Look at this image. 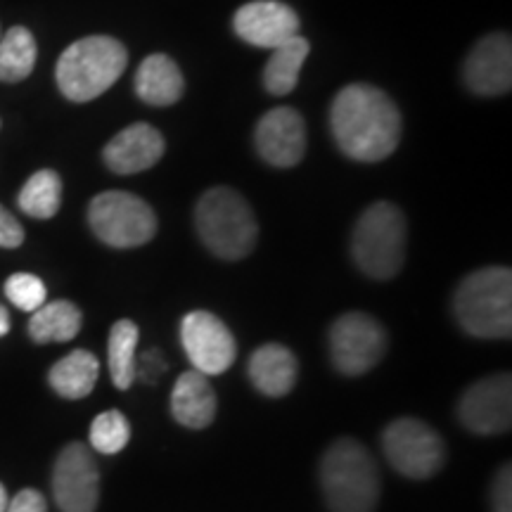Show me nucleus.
Here are the masks:
<instances>
[{
	"label": "nucleus",
	"instance_id": "17",
	"mask_svg": "<svg viewBox=\"0 0 512 512\" xmlns=\"http://www.w3.org/2000/svg\"><path fill=\"white\" fill-rule=\"evenodd\" d=\"M299 363L290 349L278 342H268L249 358V380L264 396L280 399L290 394L297 382Z\"/></svg>",
	"mask_w": 512,
	"mask_h": 512
},
{
	"label": "nucleus",
	"instance_id": "24",
	"mask_svg": "<svg viewBox=\"0 0 512 512\" xmlns=\"http://www.w3.org/2000/svg\"><path fill=\"white\" fill-rule=\"evenodd\" d=\"M36 67V41L29 29L12 27L0 34V81H24Z\"/></svg>",
	"mask_w": 512,
	"mask_h": 512
},
{
	"label": "nucleus",
	"instance_id": "19",
	"mask_svg": "<svg viewBox=\"0 0 512 512\" xmlns=\"http://www.w3.org/2000/svg\"><path fill=\"white\" fill-rule=\"evenodd\" d=\"M185 88L181 67L169 55L145 57L136 74L138 98L152 107H169L181 100Z\"/></svg>",
	"mask_w": 512,
	"mask_h": 512
},
{
	"label": "nucleus",
	"instance_id": "20",
	"mask_svg": "<svg viewBox=\"0 0 512 512\" xmlns=\"http://www.w3.org/2000/svg\"><path fill=\"white\" fill-rule=\"evenodd\" d=\"M100 375V361L98 356L86 349H76L67 354L50 368L48 382L60 394L62 399H86L95 389Z\"/></svg>",
	"mask_w": 512,
	"mask_h": 512
},
{
	"label": "nucleus",
	"instance_id": "27",
	"mask_svg": "<svg viewBox=\"0 0 512 512\" xmlns=\"http://www.w3.org/2000/svg\"><path fill=\"white\" fill-rule=\"evenodd\" d=\"M5 297H8L10 304H15L19 311L34 313L36 309H41V306L46 304L48 290L38 275L15 273L5 280Z\"/></svg>",
	"mask_w": 512,
	"mask_h": 512
},
{
	"label": "nucleus",
	"instance_id": "21",
	"mask_svg": "<svg viewBox=\"0 0 512 512\" xmlns=\"http://www.w3.org/2000/svg\"><path fill=\"white\" fill-rule=\"evenodd\" d=\"M83 313L74 302L57 299V302L43 304L34 311L29 320V337L36 344L48 342H69L81 332Z\"/></svg>",
	"mask_w": 512,
	"mask_h": 512
},
{
	"label": "nucleus",
	"instance_id": "5",
	"mask_svg": "<svg viewBox=\"0 0 512 512\" xmlns=\"http://www.w3.org/2000/svg\"><path fill=\"white\" fill-rule=\"evenodd\" d=\"M195 226L209 252L226 261L245 259L259 238L252 207L240 192L226 185L211 188L200 197Z\"/></svg>",
	"mask_w": 512,
	"mask_h": 512
},
{
	"label": "nucleus",
	"instance_id": "2",
	"mask_svg": "<svg viewBox=\"0 0 512 512\" xmlns=\"http://www.w3.org/2000/svg\"><path fill=\"white\" fill-rule=\"evenodd\" d=\"M320 489L330 512H375L380 470L356 439H337L320 460Z\"/></svg>",
	"mask_w": 512,
	"mask_h": 512
},
{
	"label": "nucleus",
	"instance_id": "30",
	"mask_svg": "<svg viewBox=\"0 0 512 512\" xmlns=\"http://www.w3.org/2000/svg\"><path fill=\"white\" fill-rule=\"evenodd\" d=\"M512 477H510V465H505L496 475L494 489H491V501H494L496 512H512Z\"/></svg>",
	"mask_w": 512,
	"mask_h": 512
},
{
	"label": "nucleus",
	"instance_id": "10",
	"mask_svg": "<svg viewBox=\"0 0 512 512\" xmlns=\"http://www.w3.org/2000/svg\"><path fill=\"white\" fill-rule=\"evenodd\" d=\"M53 494L62 512H95L100 501V470L86 444L64 446L55 460Z\"/></svg>",
	"mask_w": 512,
	"mask_h": 512
},
{
	"label": "nucleus",
	"instance_id": "12",
	"mask_svg": "<svg viewBox=\"0 0 512 512\" xmlns=\"http://www.w3.org/2000/svg\"><path fill=\"white\" fill-rule=\"evenodd\" d=\"M458 418L475 434H503L512 425V382L510 375H491L472 384L460 396Z\"/></svg>",
	"mask_w": 512,
	"mask_h": 512
},
{
	"label": "nucleus",
	"instance_id": "13",
	"mask_svg": "<svg viewBox=\"0 0 512 512\" xmlns=\"http://www.w3.org/2000/svg\"><path fill=\"white\" fill-rule=\"evenodd\" d=\"M256 150L271 166L290 169L306 155L304 117L292 107H275L259 119L254 131Z\"/></svg>",
	"mask_w": 512,
	"mask_h": 512
},
{
	"label": "nucleus",
	"instance_id": "15",
	"mask_svg": "<svg viewBox=\"0 0 512 512\" xmlns=\"http://www.w3.org/2000/svg\"><path fill=\"white\" fill-rule=\"evenodd\" d=\"M465 83L477 95H503L512 86V43L508 34H491L472 48Z\"/></svg>",
	"mask_w": 512,
	"mask_h": 512
},
{
	"label": "nucleus",
	"instance_id": "16",
	"mask_svg": "<svg viewBox=\"0 0 512 512\" xmlns=\"http://www.w3.org/2000/svg\"><path fill=\"white\" fill-rule=\"evenodd\" d=\"M164 136L150 124H133L119 131L102 150L107 169L119 176L152 169L164 157Z\"/></svg>",
	"mask_w": 512,
	"mask_h": 512
},
{
	"label": "nucleus",
	"instance_id": "6",
	"mask_svg": "<svg viewBox=\"0 0 512 512\" xmlns=\"http://www.w3.org/2000/svg\"><path fill=\"white\" fill-rule=\"evenodd\" d=\"M406 219L392 202H375L363 211L351 235L356 266L375 280H389L406 261Z\"/></svg>",
	"mask_w": 512,
	"mask_h": 512
},
{
	"label": "nucleus",
	"instance_id": "4",
	"mask_svg": "<svg viewBox=\"0 0 512 512\" xmlns=\"http://www.w3.org/2000/svg\"><path fill=\"white\" fill-rule=\"evenodd\" d=\"M453 311L467 335L508 339L512 335V271L489 266L470 273L458 285Z\"/></svg>",
	"mask_w": 512,
	"mask_h": 512
},
{
	"label": "nucleus",
	"instance_id": "34",
	"mask_svg": "<svg viewBox=\"0 0 512 512\" xmlns=\"http://www.w3.org/2000/svg\"><path fill=\"white\" fill-rule=\"evenodd\" d=\"M0 34H3V31H0Z\"/></svg>",
	"mask_w": 512,
	"mask_h": 512
},
{
	"label": "nucleus",
	"instance_id": "1",
	"mask_svg": "<svg viewBox=\"0 0 512 512\" xmlns=\"http://www.w3.org/2000/svg\"><path fill=\"white\" fill-rule=\"evenodd\" d=\"M330 128L347 157L356 162H382L401 140V114L380 88L351 83L332 100Z\"/></svg>",
	"mask_w": 512,
	"mask_h": 512
},
{
	"label": "nucleus",
	"instance_id": "14",
	"mask_svg": "<svg viewBox=\"0 0 512 512\" xmlns=\"http://www.w3.org/2000/svg\"><path fill=\"white\" fill-rule=\"evenodd\" d=\"M233 27L249 46L273 50L299 34V17L278 0H254L235 12Z\"/></svg>",
	"mask_w": 512,
	"mask_h": 512
},
{
	"label": "nucleus",
	"instance_id": "26",
	"mask_svg": "<svg viewBox=\"0 0 512 512\" xmlns=\"http://www.w3.org/2000/svg\"><path fill=\"white\" fill-rule=\"evenodd\" d=\"M131 439V425L124 418V413L107 411L100 413L91 425V446L102 456H114L124 451Z\"/></svg>",
	"mask_w": 512,
	"mask_h": 512
},
{
	"label": "nucleus",
	"instance_id": "29",
	"mask_svg": "<svg viewBox=\"0 0 512 512\" xmlns=\"http://www.w3.org/2000/svg\"><path fill=\"white\" fill-rule=\"evenodd\" d=\"M24 242V228L8 209L0 204V247L15 249Z\"/></svg>",
	"mask_w": 512,
	"mask_h": 512
},
{
	"label": "nucleus",
	"instance_id": "7",
	"mask_svg": "<svg viewBox=\"0 0 512 512\" xmlns=\"http://www.w3.org/2000/svg\"><path fill=\"white\" fill-rule=\"evenodd\" d=\"M88 223L95 238L114 249H133L155 238L157 216L150 204L131 192L110 190L93 197Z\"/></svg>",
	"mask_w": 512,
	"mask_h": 512
},
{
	"label": "nucleus",
	"instance_id": "23",
	"mask_svg": "<svg viewBox=\"0 0 512 512\" xmlns=\"http://www.w3.org/2000/svg\"><path fill=\"white\" fill-rule=\"evenodd\" d=\"M140 330L133 320L121 318L112 325L110 347H107V366L117 389H128L136 382V349Z\"/></svg>",
	"mask_w": 512,
	"mask_h": 512
},
{
	"label": "nucleus",
	"instance_id": "9",
	"mask_svg": "<svg viewBox=\"0 0 512 512\" xmlns=\"http://www.w3.org/2000/svg\"><path fill=\"white\" fill-rule=\"evenodd\" d=\"M387 347V330L368 313H344L330 328V356L342 375H366L382 361Z\"/></svg>",
	"mask_w": 512,
	"mask_h": 512
},
{
	"label": "nucleus",
	"instance_id": "33",
	"mask_svg": "<svg viewBox=\"0 0 512 512\" xmlns=\"http://www.w3.org/2000/svg\"><path fill=\"white\" fill-rule=\"evenodd\" d=\"M8 491H5V486L0 484V512H5V508H8Z\"/></svg>",
	"mask_w": 512,
	"mask_h": 512
},
{
	"label": "nucleus",
	"instance_id": "31",
	"mask_svg": "<svg viewBox=\"0 0 512 512\" xmlns=\"http://www.w3.org/2000/svg\"><path fill=\"white\" fill-rule=\"evenodd\" d=\"M5 512H48V503L41 491L22 489L12 501H8Z\"/></svg>",
	"mask_w": 512,
	"mask_h": 512
},
{
	"label": "nucleus",
	"instance_id": "32",
	"mask_svg": "<svg viewBox=\"0 0 512 512\" xmlns=\"http://www.w3.org/2000/svg\"><path fill=\"white\" fill-rule=\"evenodd\" d=\"M10 332V313L5 309V304H0V337H5Z\"/></svg>",
	"mask_w": 512,
	"mask_h": 512
},
{
	"label": "nucleus",
	"instance_id": "22",
	"mask_svg": "<svg viewBox=\"0 0 512 512\" xmlns=\"http://www.w3.org/2000/svg\"><path fill=\"white\" fill-rule=\"evenodd\" d=\"M309 41L302 36H294L283 46L273 48L271 60L264 69V86L271 95H287L297 88L299 74L309 57Z\"/></svg>",
	"mask_w": 512,
	"mask_h": 512
},
{
	"label": "nucleus",
	"instance_id": "8",
	"mask_svg": "<svg viewBox=\"0 0 512 512\" xmlns=\"http://www.w3.org/2000/svg\"><path fill=\"white\" fill-rule=\"evenodd\" d=\"M382 448L394 470L411 479L434 477L446 460L439 432L418 418L394 420L382 434Z\"/></svg>",
	"mask_w": 512,
	"mask_h": 512
},
{
	"label": "nucleus",
	"instance_id": "11",
	"mask_svg": "<svg viewBox=\"0 0 512 512\" xmlns=\"http://www.w3.org/2000/svg\"><path fill=\"white\" fill-rule=\"evenodd\" d=\"M181 342L190 363L202 375H221L238 356L233 332L209 311H192L181 323Z\"/></svg>",
	"mask_w": 512,
	"mask_h": 512
},
{
	"label": "nucleus",
	"instance_id": "18",
	"mask_svg": "<svg viewBox=\"0 0 512 512\" xmlns=\"http://www.w3.org/2000/svg\"><path fill=\"white\" fill-rule=\"evenodd\" d=\"M171 413L178 425L188 430H204L216 418V394L207 375L190 370L183 373L171 392Z\"/></svg>",
	"mask_w": 512,
	"mask_h": 512
},
{
	"label": "nucleus",
	"instance_id": "3",
	"mask_svg": "<svg viewBox=\"0 0 512 512\" xmlns=\"http://www.w3.org/2000/svg\"><path fill=\"white\" fill-rule=\"evenodd\" d=\"M128 64L124 43L112 36H86L69 46L57 60L55 79L72 102H91L110 91Z\"/></svg>",
	"mask_w": 512,
	"mask_h": 512
},
{
	"label": "nucleus",
	"instance_id": "28",
	"mask_svg": "<svg viewBox=\"0 0 512 512\" xmlns=\"http://www.w3.org/2000/svg\"><path fill=\"white\" fill-rule=\"evenodd\" d=\"M166 373V361L157 349L145 351L143 358H136V380L155 384Z\"/></svg>",
	"mask_w": 512,
	"mask_h": 512
},
{
	"label": "nucleus",
	"instance_id": "25",
	"mask_svg": "<svg viewBox=\"0 0 512 512\" xmlns=\"http://www.w3.org/2000/svg\"><path fill=\"white\" fill-rule=\"evenodd\" d=\"M19 209L31 219H53L62 204V178L53 169H41L19 190Z\"/></svg>",
	"mask_w": 512,
	"mask_h": 512
}]
</instances>
